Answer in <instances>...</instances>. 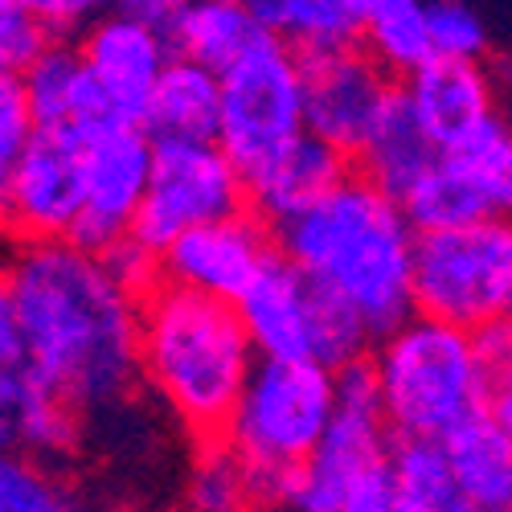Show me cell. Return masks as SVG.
Wrapping results in <instances>:
<instances>
[{"mask_svg":"<svg viewBox=\"0 0 512 512\" xmlns=\"http://www.w3.org/2000/svg\"><path fill=\"white\" fill-rule=\"evenodd\" d=\"M431 25V54L451 62H484L488 58V25L467 0H426Z\"/></svg>","mask_w":512,"mask_h":512,"instance_id":"cell-30","label":"cell"},{"mask_svg":"<svg viewBox=\"0 0 512 512\" xmlns=\"http://www.w3.org/2000/svg\"><path fill=\"white\" fill-rule=\"evenodd\" d=\"M390 472L402 512H467L439 439H394Z\"/></svg>","mask_w":512,"mask_h":512,"instance_id":"cell-27","label":"cell"},{"mask_svg":"<svg viewBox=\"0 0 512 512\" xmlns=\"http://www.w3.org/2000/svg\"><path fill=\"white\" fill-rule=\"evenodd\" d=\"M111 5H119V0H111Z\"/></svg>","mask_w":512,"mask_h":512,"instance_id":"cell-39","label":"cell"},{"mask_svg":"<svg viewBox=\"0 0 512 512\" xmlns=\"http://www.w3.org/2000/svg\"><path fill=\"white\" fill-rule=\"evenodd\" d=\"M308 132L304 54L279 37H259L222 70L218 140L242 177Z\"/></svg>","mask_w":512,"mask_h":512,"instance_id":"cell-8","label":"cell"},{"mask_svg":"<svg viewBox=\"0 0 512 512\" xmlns=\"http://www.w3.org/2000/svg\"><path fill=\"white\" fill-rule=\"evenodd\" d=\"M488 414H492V422L500 426V435H504L508 447H512V381H504V386L492 390V398H488Z\"/></svg>","mask_w":512,"mask_h":512,"instance_id":"cell-36","label":"cell"},{"mask_svg":"<svg viewBox=\"0 0 512 512\" xmlns=\"http://www.w3.org/2000/svg\"><path fill=\"white\" fill-rule=\"evenodd\" d=\"M259 504L263 500L254 492L246 467L222 439L193 443L181 480V512H250Z\"/></svg>","mask_w":512,"mask_h":512,"instance_id":"cell-26","label":"cell"},{"mask_svg":"<svg viewBox=\"0 0 512 512\" xmlns=\"http://www.w3.org/2000/svg\"><path fill=\"white\" fill-rule=\"evenodd\" d=\"M443 156L455 168V177L463 181V189L472 193L484 218L512 222V140L504 132V123L484 127L480 136L447 148Z\"/></svg>","mask_w":512,"mask_h":512,"instance_id":"cell-25","label":"cell"},{"mask_svg":"<svg viewBox=\"0 0 512 512\" xmlns=\"http://www.w3.org/2000/svg\"><path fill=\"white\" fill-rule=\"evenodd\" d=\"M275 254H279L275 226L246 205L168 242L156 254V267L164 283L238 304V295L263 275V267Z\"/></svg>","mask_w":512,"mask_h":512,"instance_id":"cell-12","label":"cell"},{"mask_svg":"<svg viewBox=\"0 0 512 512\" xmlns=\"http://www.w3.org/2000/svg\"><path fill=\"white\" fill-rule=\"evenodd\" d=\"M263 25L267 37L287 41L291 50L324 54L340 46H357L361 5L357 0H242Z\"/></svg>","mask_w":512,"mask_h":512,"instance_id":"cell-23","label":"cell"},{"mask_svg":"<svg viewBox=\"0 0 512 512\" xmlns=\"http://www.w3.org/2000/svg\"><path fill=\"white\" fill-rule=\"evenodd\" d=\"M250 512H287L283 504H259V508H250Z\"/></svg>","mask_w":512,"mask_h":512,"instance_id":"cell-38","label":"cell"},{"mask_svg":"<svg viewBox=\"0 0 512 512\" xmlns=\"http://www.w3.org/2000/svg\"><path fill=\"white\" fill-rule=\"evenodd\" d=\"M33 132H37V123L25 103L21 78L0 70V238L9 234V185H13V173H17Z\"/></svg>","mask_w":512,"mask_h":512,"instance_id":"cell-31","label":"cell"},{"mask_svg":"<svg viewBox=\"0 0 512 512\" xmlns=\"http://www.w3.org/2000/svg\"><path fill=\"white\" fill-rule=\"evenodd\" d=\"M476 340H480V353H484V365L492 377V390L512 381V312L492 320L488 328H480Z\"/></svg>","mask_w":512,"mask_h":512,"instance_id":"cell-35","label":"cell"},{"mask_svg":"<svg viewBox=\"0 0 512 512\" xmlns=\"http://www.w3.org/2000/svg\"><path fill=\"white\" fill-rule=\"evenodd\" d=\"M177 512H181V508H177Z\"/></svg>","mask_w":512,"mask_h":512,"instance_id":"cell-40","label":"cell"},{"mask_svg":"<svg viewBox=\"0 0 512 512\" xmlns=\"http://www.w3.org/2000/svg\"><path fill=\"white\" fill-rule=\"evenodd\" d=\"M238 312L263 361H320L340 373L373 349V332L345 304L312 287L283 254L238 295Z\"/></svg>","mask_w":512,"mask_h":512,"instance_id":"cell-7","label":"cell"},{"mask_svg":"<svg viewBox=\"0 0 512 512\" xmlns=\"http://www.w3.org/2000/svg\"><path fill=\"white\" fill-rule=\"evenodd\" d=\"M152 152L156 140L144 123L103 127V132L82 136V209L74 242L95 250L132 242L152 177Z\"/></svg>","mask_w":512,"mask_h":512,"instance_id":"cell-11","label":"cell"},{"mask_svg":"<svg viewBox=\"0 0 512 512\" xmlns=\"http://www.w3.org/2000/svg\"><path fill=\"white\" fill-rule=\"evenodd\" d=\"M398 99V78L361 46H340L304 58L308 132L345 152L349 160L373 132V123Z\"/></svg>","mask_w":512,"mask_h":512,"instance_id":"cell-13","label":"cell"},{"mask_svg":"<svg viewBox=\"0 0 512 512\" xmlns=\"http://www.w3.org/2000/svg\"><path fill=\"white\" fill-rule=\"evenodd\" d=\"M46 41H50V33L29 17L21 0H0V70L21 74Z\"/></svg>","mask_w":512,"mask_h":512,"instance_id":"cell-32","label":"cell"},{"mask_svg":"<svg viewBox=\"0 0 512 512\" xmlns=\"http://www.w3.org/2000/svg\"><path fill=\"white\" fill-rule=\"evenodd\" d=\"M246 205V177L218 140H156L132 242L160 254L181 234Z\"/></svg>","mask_w":512,"mask_h":512,"instance_id":"cell-9","label":"cell"},{"mask_svg":"<svg viewBox=\"0 0 512 512\" xmlns=\"http://www.w3.org/2000/svg\"><path fill=\"white\" fill-rule=\"evenodd\" d=\"M279 254L345 304L373 340L414 312L418 230L394 193L349 168L320 201L275 226Z\"/></svg>","mask_w":512,"mask_h":512,"instance_id":"cell-2","label":"cell"},{"mask_svg":"<svg viewBox=\"0 0 512 512\" xmlns=\"http://www.w3.org/2000/svg\"><path fill=\"white\" fill-rule=\"evenodd\" d=\"M349 156L324 144L320 136L304 132L295 144L275 152L267 164H259L254 173H246V201L250 209L267 218L271 226L295 218L300 209L320 201L340 177L349 173Z\"/></svg>","mask_w":512,"mask_h":512,"instance_id":"cell-18","label":"cell"},{"mask_svg":"<svg viewBox=\"0 0 512 512\" xmlns=\"http://www.w3.org/2000/svg\"><path fill=\"white\" fill-rule=\"evenodd\" d=\"M414 312L459 328H488L512 312V222L476 218L422 230L414 242Z\"/></svg>","mask_w":512,"mask_h":512,"instance_id":"cell-6","label":"cell"},{"mask_svg":"<svg viewBox=\"0 0 512 512\" xmlns=\"http://www.w3.org/2000/svg\"><path fill=\"white\" fill-rule=\"evenodd\" d=\"M390 451H394V431L386 414H381L373 373L365 361H357L336 373V414L316 451L291 476L279 504L287 512H336L345 492L365 472L386 463Z\"/></svg>","mask_w":512,"mask_h":512,"instance_id":"cell-10","label":"cell"},{"mask_svg":"<svg viewBox=\"0 0 512 512\" xmlns=\"http://www.w3.org/2000/svg\"><path fill=\"white\" fill-rule=\"evenodd\" d=\"M82 54V66L107 91V99L123 111V119L144 123V103L156 87L164 66L173 62V37L164 25L127 13V9H107L99 13L87 29L74 37Z\"/></svg>","mask_w":512,"mask_h":512,"instance_id":"cell-15","label":"cell"},{"mask_svg":"<svg viewBox=\"0 0 512 512\" xmlns=\"http://www.w3.org/2000/svg\"><path fill=\"white\" fill-rule=\"evenodd\" d=\"M361 5V37L357 46L377 58L398 82L431 62V25L426 0H357Z\"/></svg>","mask_w":512,"mask_h":512,"instance_id":"cell-24","label":"cell"},{"mask_svg":"<svg viewBox=\"0 0 512 512\" xmlns=\"http://www.w3.org/2000/svg\"><path fill=\"white\" fill-rule=\"evenodd\" d=\"M5 287L33 373L87 422L140 390V300L111 250L74 238H9L0 250Z\"/></svg>","mask_w":512,"mask_h":512,"instance_id":"cell-1","label":"cell"},{"mask_svg":"<svg viewBox=\"0 0 512 512\" xmlns=\"http://www.w3.org/2000/svg\"><path fill=\"white\" fill-rule=\"evenodd\" d=\"M82 209V136L66 127H37L9 185L5 238H74Z\"/></svg>","mask_w":512,"mask_h":512,"instance_id":"cell-14","label":"cell"},{"mask_svg":"<svg viewBox=\"0 0 512 512\" xmlns=\"http://www.w3.org/2000/svg\"><path fill=\"white\" fill-rule=\"evenodd\" d=\"M398 91L414 119L426 127V136L439 144V152L480 136L504 115V87L488 62L431 58L406 74Z\"/></svg>","mask_w":512,"mask_h":512,"instance_id":"cell-16","label":"cell"},{"mask_svg":"<svg viewBox=\"0 0 512 512\" xmlns=\"http://www.w3.org/2000/svg\"><path fill=\"white\" fill-rule=\"evenodd\" d=\"M62 463L21 447H0V512H87Z\"/></svg>","mask_w":512,"mask_h":512,"instance_id":"cell-28","label":"cell"},{"mask_svg":"<svg viewBox=\"0 0 512 512\" xmlns=\"http://www.w3.org/2000/svg\"><path fill=\"white\" fill-rule=\"evenodd\" d=\"M394 439H443L488 410L492 377L472 328L410 312L365 357Z\"/></svg>","mask_w":512,"mask_h":512,"instance_id":"cell-4","label":"cell"},{"mask_svg":"<svg viewBox=\"0 0 512 512\" xmlns=\"http://www.w3.org/2000/svg\"><path fill=\"white\" fill-rule=\"evenodd\" d=\"M336 414V369L320 361H263L226 422L222 443L238 455L263 504H279L300 463Z\"/></svg>","mask_w":512,"mask_h":512,"instance_id":"cell-5","label":"cell"},{"mask_svg":"<svg viewBox=\"0 0 512 512\" xmlns=\"http://www.w3.org/2000/svg\"><path fill=\"white\" fill-rule=\"evenodd\" d=\"M500 123H504V132H508V140H512V95H504V115H500Z\"/></svg>","mask_w":512,"mask_h":512,"instance_id":"cell-37","label":"cell"},{"mask_svg":"<svg viewBox=\"0 0 512 512\" xmlns=\"http://www.w3.org/2000/svg\"><path fill=\"white\" fill-rule=\"evenodd\" d=\"M17 78L37 127H66V132L91 136V132H103V127L132 123L123 119V111L107 99V91L91 78V70L82 66L74 41L50 37Z\"/></svg>","mask_w":512,"mask_h":512,"instance_id":"cell-17","label":"cell"},{"mask_svg":"<svg viewBox=\"0 0 512 512\" xmlns=\"http://www.w3.org/2000/svg\"><path fill=\"white\" fill-rule=\"evenodd\" d=\"M21 5L50 37H78L99 13L111 9V0H21Z\"/></svg>","mask_w":512,"mask_h":512,"instance_id":"cell-33","label":"cell"},{"mask_svg":"<svg viewBox=\"0 0 512 512\" xmlns=\"http://www.w3.org/2000/svg\"><path fill=\"white\" fill-rule=\"evenodd\" d=\"M168 37H173V50L181 58H193L222 74L267 33L242 0H185L168 25Z\"/></svg>","mask_w":512,"mask_h":512,"instance_id":"cell-22","label":"cell"},{"mask_svg":"<svg viewBox=\"0 0 512 512\" xmlns=\"http://www.w3.org/2000/svg\"><path fill=\"white\" fill-rule=\"evenodd\" d=\"M222 111V74L173 54L144 103L152 140H213Z\"/></svg>","mask_w":512,"mask_h":512,"instance_id":"cell-19","label":"cell"},{"mask_svg":"<svg viewBox=\"0 0 512 512\" xmlns=\"http://www.w3.org/2000/svg\"><path fill=\"white\" fill-rule=\"evenodd\" d=\"M439 160V144L426 136V127L414 119V111L406 107L402 91L398 99L386 107L373 123V132L365 136V144L353 156V168L361 177H369L373 185H381L386 193H394L402 201V193Z\"/></svg>","mask_w":512,"mask_h":512,"instance_id":"cell-21","label":"cell"},{"mask_svg":"<svg viewBox=\"0 0 512 512\" xmlns=\"http://www.w3.org/2000/svg\"><path fill=\"white\" fill-rule=\"evenodd\" d=\"M467 512H512V447L492 414H476L439 439Z\"/></svg>","mask_w":512,"mask_h":512,"instance_id":"cell-20","label":"cell"},{"mask_svg":"<svg viewBox=\"0 0 512 512\" xmlns=\"http://www.w3.org/2000/svg\"><path fill=\"white\" fill-rule=\"evenodd\" d=\"M336 512H402V500H398V488H394V472H390V459L365 472L349 492L345 500L336 504Z\"/></svg>","mask_w":512,"mask_h":512,"instance_id":"cell-34","label":"cell"},{"mask_svg":"<svg viewBox=\"0 0 512 512\" xmlns=\"http://www.w3.org/2000/svg\"><path fill=\"white\" fill-rule=\"evenodd\" d=\"M402 209L414 222V230H447V226H463L476 222L484 213L476 209L472 193L463 189V181L455 177V168L447 164V156L439 152V160L426 168V173L402 193Z\"/></svg>","mask_w":512,"mask_h":512,"instance_id":"cell-29","label":"cell"},{"mask_svg":"<svg viewBox=\"0 0 512 512\" xmlns=\"http://www.w3.org/2000/svg\"><path fill=\"white\" fill-rule=\"evenodd\" d=\"M259 365L238 304L156 279L140 300V390L189 443L222 439Z\"/></svg>","mask_w":512,"mask_h":512,"instance_id":"cell-3","label":"cell"}]
</instances>
